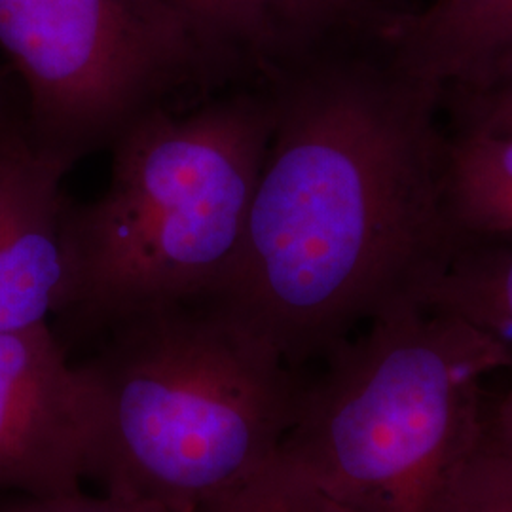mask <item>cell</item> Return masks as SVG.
<instances>
[{
    "label": "cell",
    "mask_w": 512,
    "mask_h": 512,
    "mask_svg": "<svg viewBox=\"0 0 512 512\" xmlns=\"http://www.w3.org/2000/svg\"><path fill=\"white\" fill-rule=\"evenodd\" d=\"M440 196L459 253L512 241V133L456 128L444 141Z\"/></svg>",
    "instance_id": "30bf717a"
},
{
    "label": "cell",
    "mask_w": 512,
    "mask_h": 512,
    "mask_svg": "<svg viewBox=\"0 0 512 512\" xmlns=\"http://www.w3.org/2000/svg\"><path fill=\"white\" fill-rule=\"evenodd\" d=\"M198 512H363L272 458L238 488Z\"/></svg>",
    "instance_id": "7c38bea8"
},
{
    "label": "cell",
    "mask_w": 512,
    "mask_h": 512,
    "mask_svg": "<svg viewBox=\"0 0 512 512\" xmlns=\"http://www.w3.org/2000/svg\"><path fill=\"white\" fill-rule=\"evenodd\" d=\"M420 302L490 332L512 353V241L461 251Z\"/></svg>",
    "instance_id": "8fae6325"
},
{
    "label": "cell",
    "mask_w": 512,
    "mask_h": 512,
    "mask_svg": "<svg viewBox=\"0 0 512 512\" xmlns=\"http://www.w3.org/2000/svg\"><path fill=\"white\" fill-rule=\"evenodd\" d=\"M442 107L450 110L456 128L512 133V84L476 93H446Z\"/></svg>",
    "instance_id": "9a60e30c"
},
{
    "label": "cell",
    "mask_w": 512,
    "mask_h": 512,
    "mask_svg": "<svg viewBox=\"0 0 512 512\" xmlns=\"http://www.w3.org/2000/svg\"><path fill=\"white\" fill-rule=\"evenodd\" d=\"M80 361L97 408L88 478L105 494L198 512L274 458L302 384L213 298L133 313Z\"/></svg>",
    "instance_id": "7a4b0ae2"
},
{
    "label": "cell",
    "mask_w": 512,
    "mask_h": 512,
    "mask_svg": "<svg viewBox=\"0 0 512 512\" xmlns=\"http://www.w3.org/2000/svg\"><path fill=\"white\" fill-rule=\"evenodd\" d=\"M38 147L73 167L181 88H196L141 0H0Z\"/></svg>",
    "instance_id": "5b68a950"
},
{
    "label": "cell",
    "mask_w": 512,
    "mask_h": 512,
    "mask_svg": "<svg viewBox=\"0 0 512 512\" xmlns=\"http://www.w3.org/2000/svg\"><path fill=\"white\" fill-rule=\"evenodd\" d=\"M95 431L90 382L54 329L0 332V495L80 492Z\"/></svg>",
    "instance_id": "8992f818"
},
{
    "label": "cell",
    "mask_w": 512,
    "mask_h": 512,
    "mask_svg": "<svg viewBox=\"0 0 512 512\" xmlns=\"http://www.w3.org/2000/svg\"><path fill=\"white\" fill-rule=\"evenodd\" d=\"M272 135L260 84L224 88L200 107L160 105L110 147L109 184L71 205V289L57 319L97 338L133 313L213 298L245 232Z\"/></svg>",
    "instance_id": "3957f363"
},
{
    "label": "cell",
    "mask_w": 512,
    "mask_h": 512,
    "mask_svg": "<svg viewBox=\"0 0 512 512\" xmlns=\"http://www.w3.org/2000/svg\"><path fill=\"white\" fill-rule=\"evenodd\" d=\"M440 512H512V458L495 439L490 418Z\"/></svg>",
    "instance_id": "4fadbf2b"
},
{
    "label": "cell",
    "mask_w": 512,
    "mask_h": 512,
    "mask_svg": "<svg viewBox=\"0 0 512 512\" xmlns=\"http://www.w3.org/2000/svg\"><path fill=\"white\" fill-rule=\"evenodd\" d=\"M382 37L408 71L446 93L512 84V0H433L384 19Z\"/></svg>",
    "instance_id": "9c48e42d"
},
{
    "label": "cell",
    "mask_w": 512,
    "mask_h": 512,
    "mask_svg": "<svg viewBox=\"0 0 512 512\" xmlns=\"http://www.w3.org/2000/svg\"><path fill=\"white\" fill-rule=\"evenodd\" d=\"M258 84L270 145L213 300L296 370L420 300L459 255L440 196L442 88L408 71L380 29L294 57Z\"/></svg>",
    "instance_id": "6da1fadb"
},
{
    "label": "cell",
    "mask_w": 512,
    "mask_h": 512,
    "mask_svg": "<svg viewBox=\"0 0 512 512\" xmlns=\"http://www.w3.org/2000/svg\"><path fill=\"white\" fill-rule=\"evenodd\" d=\"M353 2H357V4H361V6H365L368 10H376V12H384V8H382V0H353Z\"/></svg>",
    "instance_id": "e0dca14e"
},
{
    "label": "cell",
    "mask_w": 512,
    "mask_h": 512,
    "mask_svg": "<svg viewBox=\"0 0 512 512\" xmlns=\"http://www.w3.org/2000/svg\"><path fill=\"white\" fill-rule=\"evenodd\" d=\"M71 167L38 147L27 118L0 114V332L48 325L69 298L65 239Z\"/></svg>",
    "instance_id": "ba28073f"
},
{
    "label": "cell",
    "mask_w": 512,
    "mask_h": 512,
    "mask_svg": "<svg viewBox=\"0 0 512 512\" xmlns=\"http://www.w3.org/2000/svg\"><path fill=\"white\" fill-rule=\"evenodd\" d=\"M196 86L258 84L338 38L376 29L387 12L353 0H141Z\"/></svg>",
    "instance_id": "52a82bcc"
},
{
    "label": "cell",
    "mask_w": 512,
    "mask_h": 512,
    "mask_svg": "<svg viewBox=\"0 0 512 512\" xmlns=\"http://www.w3.org/2000/svg\"><path fill=\"white\" fill-rule=\"evenodd\" d=\"M323 359L275 458L359 511H442L488 427L482 384L512 368L511 349L408 300Z\"/></svg>",
    "instance_id": "277c9868"
},
{
    "label": "cell",
    "mask_w": 512,
    "mask_h": 512,
    "mask_svg": "<svg viewBox=\"0 0 512 512\" xmlns=\"http://www.w3.org/2000/svg\"><path fill=\"white\" fill-rule=\"evenodd\" d=\"M490 427L495 439L503 446V450L512 458V387L511 391L495 406L490 418Z\"/></svg>",
    "instance_id": "2e32d148"
},
{
    "label": "cell",
    "mask_w": 512,
    "mask_h": 512,
    "mask_svg": "<svg viewBox=\"0 0 512 512\" xmlns=\"http://www.w3.org/2000/svg\"><path fill=\"white\" fill-rule=\"evenodd\" d=\"M0 512H169L164 507L126 499L116 495L76 494L54 495V497H33V495H0Z\"/></svg>",
    "instance_id": "5bb4252c"
}]
</instances>
